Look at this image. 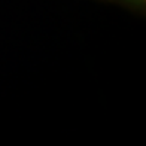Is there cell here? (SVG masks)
Instances as JSON below:
<instances>
[{
	"mask_svg": "<svg viewBox=\"0 0 146 146\" xmlns=\"http://www.w3.org/2000/svg\"><path fill=\"white\" fill-rule=\"evenodd\" d=\"M119 5H124L130 9H136L139 12H145V6H146V0H110Z\"/></svg>",
	"mask_w": 146,
	"mask_h": 146,
	"instance_id": "6da1fadb",
	"label": "cell"
}]
</instances>
